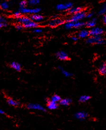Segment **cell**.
<instances>
[{
	"instance_id": "3957f363",
	"label": "cell",
	"mask_w": 106,
	"mask_h": 130,
	"mask_svg": "<svg viewBox=\"0 0 106 130\" xmlns=\"http://www.w3.org/2000/svg\"><path fill=\"white\" fill-rule=\"evenodd\" d=\"M85 25V23L82 21L72 22L67 21V23L65 24V27L67 29H71L73 28L79 29L82 28Z\"/></svg>"
},
{
	"instance_id": "5bb4252c",
	"label": "cell",
	"mask_w": 106,
	"mask_h": 130,
	"mask_svg": "<svg viewBox=\"0 0 106 130\" xmlns=\"http://www.w3.org/2000/svg\"><path fill=\"white\" fill-rule=\"evenodd\" d=\"M72 100L70 98H64L61 100V101L59 102V104L63 105V106L68 107L72 103Z\"/></svg>"
},
{
	"instance_id": "ba28073f",
	"label": "cell",
	"mask_w": 106,
	"mask_h": 130,
	"mask_svg": "<svg viewBox=\"0 0 106 130\" xmlns=\"http://www.w3.org/2000/svg\"><path fill=\"white\" fill-rule=\"evenodd\" d=\"M72 4L70 2L60 4L57 5V9L59 11H67L69 10L72 7Z\"/></svg>"
},
{
	"instance_id": "277c9868",
	"label": "cell",
	"mask_w": 106,
	"mask_h": 130,
	"mask_svg": "<svg viewBox=\"0 0 106 130\" xmlns=\"http://www.w3.org/2000/svg\"><path fill=\"white\" fill-rule=\"evenodd\" d=\"M86 13L85 11L81 10L80 12L73 14L71 18L68 21L72 22H77L81 21L82 20L84 19L86 17Z\"/></svg>"
},
{
	"instance_id": "83f0119b",
	"label": "cell",
	"mask_w": 106,
	"mask_h": 130,
	"mask_svg": "<svg viewBox=\"0 0 106 130\" xmlns=\"http://www.w3.org/2000/svg\"><path fill=\"white\" fill-rule=\"evenodd\" d=\"M13 15L15 18L18 19L22 17V13L20 12V11H17L14 13Z\"/></svg>"
},
{
	"instance_id": "9c48e42d",
	"label": "cell",
	"mask_w": 106,
	"mask_h": 130,
	"mask_svg": "<svg viewBox=\"0 0 106 130\" xmlns=\"http://www.w3.org/2000/svg\"><path fill=\"white\" fill-rule=\"evenodd\" d=\"M64 23V21L63 20L57 17H54L53 19L51 20L50 22L48 23V25L51 27L54 28L62 25Z\"/></svg>"
},
{
	"instance_id": "4fadbf2b",
	"label": "cell",
	"mask_w": 106,
	"mask_h": 130,
	"mask_svg": "<svg viewBox=\"0 0 106 130\" xmlns=\"http://www.w3.org/2000/svg\"><path fill=\"white\" fill-rule=\"evenodd\" d=\"M30 19L33 21L37 23L43 21L44 19V17L41 15H40L38 14H34L31 15Z\"/></svg>"
},
{
	"instance_id": "4316f807",
	"label": "cell",
	"mask_w": 106,
	"mask_h": 130,
	"mask_svg": "<svg viewBox=\"0 0 106 130\" xmlns=\"http://www.w3.org/2000/svg\"><path fill=\"white\" fill-rule=\"evenodd\" d=\"M27 5H28V2H27V1H26V0H23V1H22L20 3V6L21 8L26 7Z\"/></svg>"
},
{
	"instance_id": "ac0fdd59",
	"label": "cell",
	"mask_w": 106,
	"mask_h": 130,
	"mask_svg": "<svg viewBox=\"0 0 106 130\" xmlns=\"http://www.w3.org/2000/svg\"><path fill=\"white\" fill-rule=\"evenodd\" d=\"M97 23V20L95 18H92V19L88 21L86 24L88 28H93L95 26Z\"/></svg>"
},
{
	"instance_id": "e0dca14e",
	"label": "cell",
	"mask_w": 106,
	"mask_h": 130,
	"mask_svg": "<svg viewBox=\"0 0 106 130\" xmlns=\"http://www.w3.org/2000/svg\"><path fill=\"white\" fill-rule=\"evenodd\" d=\"M10 67L12 68L15 70L16 71H18V72L21 71L22 69V67H21V64L15 61H13L10 64Z\"/></svg>"
},
{
	"instance_id": "7a4b0ae2",
	"label": "cell",
	"mask_w": 106,
	"mask_h": 130,
	"mask_svg": "<svg viewBox=\"0 0 106 130\" xmlns=\"http://www.w3.org/2000/svg\"><path fill=\"white\" fill-rule=\"evenodd\" d=\"M87 42L91 44L103 45L106 43V41L101 35H97L88 37L87 40Z\"/></svg>"
},
{
	"instance_id": "8992f818",
	"label": "cell",
	"mask_w": 106,
	"mask_h": 130,
	"mask_svg": "<svg viewBox=\"0 0 106 130\" xmlns=\"http://www.w3.org/2000/svg\"><path fill=\"white\" fill-rule=\"evenodd\" d=\"M41 11L40 8H35V9H28V8L24 7L20 8V11L21 13L23 14H38Z\"/></svg>"
},
{
	"instance_id": "d4e9b609",
	"label": "cell",
	"mask_w": 106,
	"mask_h": 130,
	"mask_svg": "<svg viewBox=\"0 0 106 130\" xmlns=\"http://www.w3.org/2000/svg\"><path fill=\"white\" fill-rule=\"evenodd\" d=\"M61 99H62L61 97L57 94L54 95L53 96H52L51 97V101H53L54 102H56V103L59 102Z\"/></svg>"
},
{
	"instance_id": "ffe728a7",
	"label": "cell",
	"mask_w": 106,
	"mask_h": 130,
	"mask_svg": "<svg viewBox=\"0 0 106 130\" xmlns=\"http://www.w3.org/2000/svg\"><path fill=\"white\" fill-rule=\"evenodd\" d=\"M91 99V97L90 96L87 95H84L80 97V98L79 99V102L80 103H83L88 101Z\"/></svg>"
},
{
	"instance_id": "e575fe53",
	"label": "cell",
	"mask_w": 106,
	"mask_h": 130,
	"mask_svg": "<svg viewBox=\"0 0 106 130\" xmlns=\"http://www.w3.org/2000/svg\"><path fill=\"white\" fill-rule=\"evenodd\" d=\"M103 21L105 24H106V14H105L103 16Z\"/></svg>"
},
{
	"instance_id": "9a60e30c",
	"label": "cell",
	"mask_w": 106,
	"mask_h": 130,
	"mask_svg": "<svg viewBox=\"0 0 106 130\" xmlns=\"http://www.w3.org/2000/svg\"><path fill=\"white\" fill-rule=\"evenodd\" d=\"M89 35V31L87 30H81L78 34V36L81 38H85L88 37Z\"/></svg>"
},
{
	"instance_id": "836d02e7",
	"label": "cell",
	"mask_w": 106,
	"mask_h": 130,
	"mask_svg": "<svg viewBox=\"0 0 106 130\" xmlns=\"http://www.w3.org/2000/svg\"><path fill=\"white\" fill-rule=\"evenodd\" d=\"M71 40H72V41H74V42L77 41V40H78V37H76V36H72V37H71Z\"/></svg>"
},
{
	"instance_id": "2e32d148",
	"label": "cell",
	"mask_w": 106,
	"mask_h": 130,
	"mask_svg": "<svg viewBox=\"0 0 106 130\" xmlns=\"http://www.w3.org/2000/svg\"><path fill=\"white\" fill-rule=\"evenodd\" d=\"M98 72L101 75H106V63L103 62L99 67Z\"/></svg>"
},
{
	"instance_id": "4dcf8cb0",
	"label": "cell",
	"mask_w": 106,
	"mask_h": 130,
	"mask_svg": "<svg viewBox=\"0 0 106 130\" xmlns=\"http://www.w3.org/2000/svg\"><path fill=\"white\" fill-rule=\"evenodd\" d=\"M93 15V13H92V12H90V13H89L88 14H87L86 15V18H88V19H91L92 17V16Z\"/></svg>"
},
{
	"instance_id": "6da1fadb",
	"label": "cell",
	"mask_w": 106,
	"mask_h": 130,
	"mask_svg": "<svg viewBox=\"0 0 106 130\" xmlns=\"http://www.w3.org/2000/svg\"><path fill=\"white\" fill-rule=\"evenodd\" d=\"M18 22L26 28H36L38 27V24L32 21L27 16H22L18 19Z\"/></svg>"
},
{
	"instance_id": "8fae6325",
	"label": "cell",
	"mask_w": 106,
	"mask_h": 130,
	"mask_svg": "<svg viewBox=\"0 0 106 130\" xmlns=\"http://www.w3.org/2000/svg\"><path fill=\"white\" fill-rule=\"evenodd\" d=\"M56 57L61 60H67L69 59V55L64 51H60L56 54Z\"/></svg>"
},
{
	"instance_id": "7402d4cb",
	"label": "cell",
	"mask_w": 106,
	"mask_h": 130,
	"mask_svg": "<svg viewBox=\"0 0 106 130\" xmlns=\"http://www.w3.org/2000/svg\"><path fill=\"white\" fill-rule=\"evenodd\" d=\"M82 10V9L80 7H72L69 10V12L71 14H74Z\"/></svg>"
},
{
	"instance_id": "484cf974",
	"label": "cell",
	"mask_w": 106,
	"mask_h": 130,
	"mask_svg": "<svg viewBox=\"0 0 106 130\" xmlns=\"http://www.w3.org/2000/svg\"><path fill=\"white\" fill-rule=\"evenodd\" d=\"M0 7L3 10H6L9 8V5L6 2H3L1 4Z\"/></svg>"
},
{
	"instance_id": "5b68a950",
	"label": "cell",
	"mask_w": 106,
	"mask_h": 130,
	"mask_svg": "<svg viewBox=\"0 0 106 130\" xmlns=\"http://www.w3.org/2000/svg\"><path fill=\"white\" fill-rule=\"evenodd\" d=\"M27 107L29 110H38L39 111H41L43 112H46V110L45 108L41 105L37 103H29L28 104Z\"/></svg>"
},
{
	"instance_id": "f1b7e54d",
	"label": "cell",
	"mask_w": 106,
	"mask_h": 130,
	"mask_svg": "<svg viewBox=\"0 0 106 130\" xmlns=\"http://www.w3.org/2000/svg\"><path fill=\"white\" fill-rule=\"evenodd\" d=\"M33 31H34V32H35V33H36V34H40V33H41V32H42L43 30L41 28H36Z\"/></svg>"
},
{
	"instance_id": "44dd1931",
	"label": "cell",
	"mask_w": 106,
	"mask_h": 130,
	"mask_svg": "<svg viewBox=\"0 0 106 130\" xmlns=\"http://www.w3.org/2000/svg\"><path fill=\"white\" fill-rule=\"evenodd\" d=\"M7 102L9 105L13 107H17L20 105V102L15 101L12 98H9L7 100Z\"/></svg>"
},
{
	"instance_id": "603a6c76",
	"label": "cell",
	"mask_w": 106,
	"mask_h": 130,
	"mask_svg": "<svg viewBox=\"0 0 106 130\" xmlns=\"http://www.w3.org/2000/svg\"><path fill=\"white\" fill-rule=\"evenodd\" d=\"M105 14H106V4H104L102 5L98 12L99 15H104Z\"/></svg>"
},
{
	"instance_id": "7c38bea8",
	"label": "cell",
	"mask_w": 106,
	"mask_h": 130,
	"mask_svg": "<svg viewBox=\"0 0 106 130\" xmlns=\"http://www.w3.org/2000/svg\"><path fill=\"white\" fill-rule=\"evenodd\" d=\"M47 107L49 110H55L57 109L58 108V103L54 102L52 101H47Z\"/></svg>"
},
{
	"instance_id": "d6986e66",
	"label": "cell",
	"mask_w": 106,
	"mask_h": 130,
	"mask_svg": "<svg viewBox=\"0 0 106 130\" xmlns=\"http://www.w3.org/2000/svg\"><path fill=\"white\" fill-rule=\"evenodd\" d=\"M58 69L60 70V71L63 74V75H64V76H65V77L68 78V77H71L73 76L71 73H70L69 72L66 70H65L62 67H61L60 66H58Z\"/></svg>"
},
{
	"instance_id": "30bf717a",
	"label": "cell",
	"mask_w": 106,
	"mask_h": 130,
	"mask_svg": "<svg viewBox=\"0 0 106 130\" xmlns=\"http://www.w3.org/2000/svg\"><path fill=\"white\" fill-rule=\"evenodd\" d=\"M89 31V35L91 36H97L101 35L104 33V30L103 29L99 27H93Z\"/></svg>"
},
{
	"instance_id": "cb8c5ba5",
	"label": "cell",
	"mask_w": 106,
	"mask_h": 130,
	"mask_svg": "<svg viewBox=\"0 0 106 130\" xmlns=\"http://www.w3.org/2000/svg\"><path fill=\"white\" fill-rule=\"evenodd\" d=\"M40 0H27L28 4L30 6H35L39 4Z\"/></svg>"
},
{
	"instance_id": "d590c367",
	"label": "cell",
	"mask_w": 106,
	"mask_h": 130,
	"mask_svg": "<svg viewBox=\"0 0 106 130\" xmlns=\"http://www.w3.org/2000/svg\"><path fill=\"white\" fill-rule=\"evenodd\" d=\"M0 114H1V115H5V112L3 110H1V109H0Z\"/></svg>"
},
{
	"instance_id": "52a82bcc",
	"label": "cell",
	"mask_w": 106,
	"mask_h": 130,
	"mask_svg": "<svg viewBox=\"0 0 106 130\" xmlns=\"http://www.w3.org/2000/svg\"><path fill=\"white\" fill-rule=\"evenodd\" d=\"M88 113L85 111H79L76 112L74 117L76 119L81 121L86 120L88 117Z\"/></svg>"
},
{
	"instance_id": "d6a6232c",
	"label": "cell",
	"mask_w": 106,
	"mask_h": 130,
	"mask_svg": "<svg viewBox=\"0 0 106 130\" xmlns=\"http://www.w3.org/2000/svg\"><path fill=\"white\" fill-rule=\"evenodd\" d=\"M0 22H2V23H6V21L5 18L3 17L2 16H0Z\"/></svg>"
},
{
	"instance_id": "1f68e13d",
	"label": "cell",
	"mask_w": 106,
	"mask_h": 130,
	"mask_svg": "<svg viewBox=\"0 0 106 130\" xmlns=\"http://www.w3.org/2000/svg\"><path fill=\"white\" fill-rule=\"evenodd\" d=\"M6 26H7V23H6L0 22V28H2L3 27H5Z\"/></svg>"
},
{
	"instance_id": "f546056e",
	"label": "cell",
	"mask_w": 106,
	"mask_h": 130,
	"mask_svg": "<svg viewBox=\"0 0 106 130\" xmlns=\"http://www.w3.org/2000/svg\"><path fill=\"white\" fill-rule=\"evenodd\" d=\"M16 28L18 30H22L23 29V26L22 25V24H17V25L16 26Z\"/></svg>"
}]
</instances>
